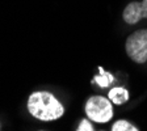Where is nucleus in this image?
<instances>
[{
    "label": "nucleus",
    "mask_w": 147,
    "mask_h": 131,
    "mask_svg": "<svg viewBox=\"0 0 147 131\" xmlns=\"http://www.w3.org/2000/svg\"><path fill=\"white\" fill-rule=\"evenodd\" d=\"M28 110L40 121H55L64 114V107L50 92H34L28 98Z\"/></svg>",
    "instance_id": "obj_1"
},
{
    "label": "nucleus",
    "mask_w": 147,
    "mask_h": 131,
    "mask_svg": "<svg viewBox=\"0 0 147 131\" xmlns=\"http://www.w3.org/2000/svg\"><path fill=\"white\" fill-rule=\"evenodd\" d=\"M86 114L91 121L97 123H107L113 117V106L109 98L102 96H93L86 104Z\"/></svg>",
    "instance_id": "obj_2"
},
{
    "label": "nucleus",
    "mask_w": 147,
    "mask_h": 131,
    "mask_svg": "<svg viewBox=\"0 0 147 131\" xmlns=\"http://www.w3.org/2000/svg\"><path fill=\"white\" fill-rule=\"evenodd\" d=\"M126 52L135 63L147 60V29L138 30L126 40Z\"/></svg>",
    "instance_id": "obj_3"
},
{
    "label": "nucleus",
    "mask_w": 147,
    "mask_h": 131,
    "mask_svg": "<svg viewBox=\"0 0 147 131\" xmlns=\"http://www.w3.org/2000/svg\"><path fill=\"white\" fill-rule=\"evenodd\" d=\"M122 17L125 22L130 25L137 24L141 18H147V0H143L142 3L133 1L127 4L126 8L123 9Z\"/></svg>",
    "instance_id": "obj_4"
},
{
    "label": "nucleus",
    "mask_w": 147,
    "mask_h": 131,
    "mask_svg": "<svg viewBox=\"0 0 147 131\" xmlns=\"http://www.w3.org/2000/svg\"><path fill=\"white\" fill-rule=\"evenodd\" d=\"M108 98L112 101V104L122 105L129 100V92L122 87H117V88H113L109 91Z\"/></svg>",
    "instance_id": "obj_5"
},
{
    "label": "nucleus",
    "mask_w": 147,
    "mask_h": 131,
    "mask_svg": "<svg viewBox=\"0 0 147 131\" xmlns=\"http://www.w3.org/2000/svg\"><path fill=\"white\" fill-rule=\"evenodd\" d=\"M98 71H100V75H97V76L93 77L92 83H96V84L100 85L101 88H107V87H109L110 84L114 81V76L112 75V73L108 72V71H104V68H101V67H98Z\"/></svg>",
    "instance_id": "obj_6"
},
{
    "label": "nucleus",
    "mask_w": 147,
    "mask_h": 131,
    "mask_svg": "<svg viewBox=\"0 0 147 131\" xmlns=\"http://www.w3.org/2000/svg\"><path fill=\"white\" fill-rule=\"evenodd\" d=\"M112 131H139L133 123L127 122V121H117L113 126H112Z\"/></svg>",
    "instance_id": "obj_7"
},
{
    "label": "nucleus",
    "mask_w": 147,
    "mask_h": 131,
    "mask_svg": "<svg viewBox=\"0 0 147 131\" xmlns=\"http://www.w3.org/2000/svg\"><path fill=\"white\" fill-rule=\"evenodd\" d=\"M76 131H95V130H93V126H92V123L88 119H83L79 123V127H78Z\"/></svg>",
    "instance_id": "obj_8"
}]
</instances>
